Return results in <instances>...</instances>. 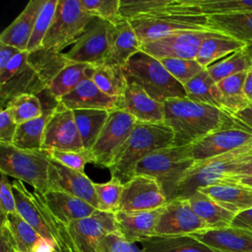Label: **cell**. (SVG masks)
I'll list each match as a JSON object with an SVG mask.
<instances>
[{"instance_id":"cell-1","label":"cell","mask_w":252,"mask_h":252,"mask_svg":"<svg viewBox=\"0 0 252 252\" xmlns=\"http://www.w3.org/2000/svg\"><path fill=\"white\" fill-rule=\"evenodd\" d=\"M164 104V123L174 133V146H189L223 128L239 125L223 109L187 97L170 98Z\"/></svg>"},{"instance_id":"cell-2","label":"cell","mask_w":252,"mask_h":252,"mask_svg":"<svg viewBox=\"0 0 252 252\" xmlns=\"http://www.w3.org/2000/svg\"><path fill=\"white\" fill-rule=\"evenodd\" d=\"M174 146V133L163 123H144L136 121L134 128L108 167L111 177L123 184L135 175L137 164L149 155Z\"/></svg>"},{"instance_id":"cell-3","label":"cell","mask_w":252,"mask_h":252,"mask_svg":"<svg viewBox=\"0 0 252 252\" xmlns=\"http://www.w3.org/2000/svg\"><path fill=\"white\" fill-rule=\"evenodd\" d=\"M129 21L141 43L179 32L210 31L208 17L199 14L194 0H177L169 10Z\"/></svg>"},{"instance_id":"cell-4","label":"cell","mask_w":252,"mask_h":252,"mask_svg":"<svg viewBox=\"0 0 252 252\" xmlns=\"http://www.w3.org/2000/svg\"><path fill=\"white\" fill-rule=\"evenodd\" d=\"M194 163L191 145L171 146L143 158L135 168V175L154 178L169 203L177 198L178 187Z\"/></svg>"},{"instance_id":"cell-5","label":"cell","mask_w":252,"mask_h":252,"mask_svg":"<svg viewBox=\"0 0 252 252\" xmlns=\"http://www.w3.org/2000/svg\"><path fill=\"white\" fill-rule=\"evenodd\" d=\"M122 68L127 81L139 85L158 102L186 97L183 85L168 73L159 60L142 50L134 54Z\"/></svg>"},{"instance_id":"cell-6","label":"cell","mask_w":252,"mask_h":252,"mask_svg":"<svg viewBox=\"0 0 252 252\" xmlns=\"http://www.w3.org/2000/svg\"><path fill=\"white\" fill-rule=\"evenodd\" d=\"M251 154L252 145L224 155L195 161L181 181L176 199L188 200L201 188L224 182L226 178L235 174L239 165Z\"/></svg>"},{"instance_id":"cell-7","label":"cell","mask_w":252,"mask_h":252,"mask_svg":"<svg viewBox=\"0 0 252 252\" xmlns=\"http://www.w3.org/2000/svg\"><path fill=\"white\" fill-rule=\"evenodd\" d=\"M49 157L40 150H24L12 144H0V172L28 183L33 191L48 190Z\"/></svg>"},{"instance_id":"cell-8","label":"cell","mask_w":252,"mask_h":252,"mask_svg":"<svg viewBox=\"0 0 252 252\" xmlns=\"http://www.w3.org/2000/svg\"><path fill=\"white\" fill-rule=\"evenodd\" d=\"M94 18L84 9L81 0H59L41 47L62 52L77 41Z\"/></svg>"},{"instance_id":"cell-9","label":"cell","mask_w":252,"mask_h":252,"mask_svg":"<svg viewBox=\"0 0 252 252\" xmlns=\"http://www.w3.org/2000/svg\"><path fill=\"white\" fill-rule=\"evenodd\" d=\"M135 122V118L123 110L117 108L109 110L107 121L90 150L93 162L108 168L128 140Z\"/></svg>"},{"instance_id":"cell-10","label":"cell","mask_w":252,"mask_h":252,"mask_svg":"<svg viewBox=\"0 0 252 252\" xmlns=\"http://www.w3.org/2000/svg\"><path fill=\"white\" fill-rule=\"evenodd\" d=\"M213 31H187L175 32L155 40L141 43V50L154 58L196 59L204 39L213 35Z\"/></svg>"},{"instance_id":"cell-11","label":"cell","mask_w":252,"mask_h":252,"mask_svg":"<svg viewBox=\"0 0 252 252\" xmlns=\"http://www.w3.org/2000/svg\"><path fill=\"white\" fill-rule=\"evenodd\" d=\"M109 23L94 17L65 55L73 63L98 66L103 64L109 47Z\"/></svg>"},{"instance_id":"cell-12","label":"cell","mask_w":252,"mask_h":252,"mask_svg":"<svg viewBox=\"0 0 252 252\" xmlns=\"http://www.w3.org/2000/svg\"><path fill=\"white\" fill-rule=\"evenodd\" d=\"M206 229L210 228L194 213L189 201L185 199H175L165 205L157 223L155 236H185Z\"/></svg>"},{"instance_id":"cell-13","label":"cell","mask_w":252,"mask_h":252,"mask_svg":"<svg viewBox=\"0 0 252 252\" xmlns=\"http://www.w3.org/2000/svg\"><path fill=\"white\" fill-rule=\"evenodd\" d=\"M41 149L64 151L85 150L73 110L65 107L59 101L46 123Z\"/></svg>"},{"instance_id":"cell-14","label":"cell","mask_w":252,"mask_h":252,"mask_svg":"<svg viewBox=\"0 0 252 252\" xmlns=\"http://www.w3.org/2000/svg\"><path fill=\"white\" fill-rule=\"evenodd\" d=\"M252 145V131L240 125L213 132L191 145L195 161L230 153Z\"/></svg>"},{"instance_id":"cell-15","label":"cell","mask_w":252,"mask_h":252,"mask_svg":"<svg viewBox=\"0 0 252 252\" xmlns=\"http://www.w3.org/2000/svg\"><path fill=\"white\" fill-rule=\"evenodd\" d=\"M67 226L76 252H99L101 238L117 230L114 214L99 210L88 218L72 221Z\"/></svg>"},{"instance_id":"cell-16","label":"cell","mask_w":252,"mask_h":252,"mask_svg":"<svg viewBox=\"0 0 252 252\" xmlns=\"http://www.w3.org/2000/svg\"><path fill=\"white\" fill-rule=\"evenodd\" d=\"M167 201L158 184L149 176L134 175L123 184V192L118 211L142 212L164 207Z\"/></svg>"},{"instance_id":"cell-17","label":"cell","mask_w":252,"mask_h":252,"mask_svg":"<svg viewBox=\"0 0 252 252\" xmlns=\"http://www.w3.org/2000/svg\"><path fill=\"white\" fill-rule=\"evenodd\" d=\"M48 190L63 191L78 197L96 210H99L98 199L92 181L85 173L68 168L49 158Z\"/></svg>"},{"instance_id":"cell-18","label":"cell","mask_w":252,"mask_h":252,"mask_svg":"<svg viewBox=\"0 0 252 252\" xmlns=\"http://www.w3.org/2000/svg\"><path fill=\"white\" fill-rule=\"evenodd\" d=\"M116 108L127 112L139 122H164V104L152 98L134 82L128 81L126 89L116 99Z\"/></svg>"},{"instance_id":"cell-19","label":"cell","mask_w":252,"mask_h":252,"mask_svg":"<svg viewBox=\"0 0 252 252\" xmlns=\"http://www.w3.org/2000/svg\"><path fill=\"white\" fill-rule=\"evenodd\" d=\"M108 52L103 64L123 67L137 52L141 51V41L127 19L109 23Z\"/></svg>"},{"instance_id":"cell-20","label":"cell","mask_w":252,"mask_h":252,"mask_svg":"<svg viewBox=\"0 0 252 252\" xmlns=\"http://www.w3.org/2000/svg\"><path fill=\"white\" fill-rule=\"evenodd\" d=\"M164 207L142 212L117 211L114 213L116 229L130 243L154 237L157 223Z\"/></svg>"},{"instance_id":"cell-21","label":"cell","mask_w":252,"mask_h":252,"mask_svg":"<svg viewBox=\"0 0 252 252\" xmlns=\"http://www.w3.org/2000/svg\"><path fill=\"white\" fill-rule=\"evenodd\" d=\"M190 236L217 252H252V231L227 226L206 229Z\"/></svg>"},{"instance_id":"cell-22","label":"cell","mask_w":252,"mask_h":252,"mask_svg":"<svg viewBox=\"0 0 252 252\" xmlns=\"http://www.w3.org/2000/svg\"><path fill=\"white\" fill-rule=\"evenodd\" d=\"M37 95L42 102L43 113L35 119L18 125L12 144L17 148L24 150H40L42 148L44 129L58 100L50 94L47 89Z\"/></svg>"},{"instance_id":"cell-23","label":"cell","mask_w":252,"mask_h":252,"mask_svg":"<svg viewBox=\"0 0 252 252\" xmlns=\"http://www.w3.org/2000/svg\"><path fill=\"white\" fill-rule=\"evenodd\" d=\"M40 195L51 214L66 225L88 218L96 211L86 201L63 191L47 190Z\"/></svg>"},{"instance_id":"cell-24","label":"cell","mask_w":252,"mask_h":252,"mask_svg":"<svg viewBox=\"0 0 252 252\" xmlns=\"http://www.w3.org/2000/svg\"><path fill=\"white\" fill-rule=\"evenodd\" d=\"M58 101L71 110L116 108V99L100 91L89 77L82 80L73 91L60 97Z\"/></svg>"},{"instance_id":"cell-25","label":"cell","mask_w":252,"mask_h":252,"mask_svg":"<svg viewBox=\"0 0 252 252\" xmlns=\"http://www.w3.org/2000/svg\"><path fill=\"white\" fill-rule=\"evenodd\" d=\"M46 0H31L19 16L2 32L0 42L27 51L37 16Z\"/></svg>"},{"instance_id":"cell-26","label":"cell","mask_w":252,"mask_h":252,"mask_svg":"<svg viewBox=\"0 0 252 252\" xmlns=\"http://www.w3.org/2000/svg\"><path fill=\"white\" fill-rule=\"evenodd\" d=\"M221 207L237 215L252 208V188L233 182H222L199 189Z\"/></svg>"},{"instance_id":"cell-27","label":"cell","mask_w":252,"mask_h":252,"mask_svg":"<svg viewBox=\"0 0 252 252\" xmlns=\"http://www.w3.org/2000/svg\"><path fill=\"white\" fill-rule=\"evenodd\" d=\"M1 222H5L9 227L18 252H50L55 250L54 245L42 238L18 213L9 214L4 220H1Z\"/></svg>"},{"instance_id":"cell-28","label":"cell","mask_w":252,"mask_h":252,"mask_svg":"<svg viewBox=\"0 0 252 252\" xmlns=\"http://www.w3.org/2000/svg\"><path fill=\"white\" fill-rule=\"evenodd\" d=\"M208 29L245 42H252V12H237L208 17Z\"/></svg>"},{"instance_id":"cell-29","label":"cell","mask_w":252,"mask_h":252,"mask_svg":"<svg viewBox=\"0 0 252 252\" xmlns=\"http://www.w3.org/2000/svg\"><path fill=\"white\" fill-rule=\"evenodd\" d=\"M46 89L47 87L36 72L28 64L15 76L0 85L1 109H4L12 98L20 94H31L37 95Z\"/></svg>"},{"instance_id":"cell-30","label":"cell","mask_w":252,"mask_h":252,"mask_svg":"<svg viewBox=\"0 0 252 252\" xmlns=\"http://www.w3.org/2000/svg\"><path fill=\"white\" fill-rule=\"evenodd\" d=\"M188 201L194 213L209 228H223L231 225L235 215L201 191L195 192Z\"/></svg>"},{"instance_id":"cell-31","label":"cell","mask_w":252,"mask_h":252,"mask_svg":"<svg viewBox=\"0 0 252 252\" xmlns=\"http://www.w3.org/2000/svg\"><path fill=\"white\" fill-rule=\"evenodd\" d=\"M12 186L16 199L17 213L29 222L42 238L53 244L52 237L45 225L42 215L33 200L32 192H30L24 182L18 179L12 181Z\"/></svg>"},{"instance_id":"cell-32","label":"cell","mask_w":252,"mask_h":252,"mask_svg":"<svg viewBox=\"0 0 252 252\" xmlns=\"http://www.w3.org/2000/svg\"><path fill=\"white\" fill-rule=\"evenodd\" d=\"M246 45L247 44L245 42L233 39L223 35L222 33L216 32L204 39L196 56V60L203 68L206 69L215 62L245 47Z\"/></svg>"},{"instance_id":"cell-33","label":"cell","mask_w":252,"mask_h":252,"mask_svg":"<svg viewBox=\"0 0 252 252\" xmlns=\"http://www.w3.org/2000/svg\"><path fill=\"white\" fill-rule=\"evenodd\" d=\"M72 63L63 52L47 48H39L29 52L28 64L36 72L48 88L56 75L67 65Z\"/></svg>"},{"instance_id":"cell-34","label":"cell","mask_w":252,"mask_h":252,"mask_svg":"<svg viewBox=\"0 0 252 252\" xmlns=\"http://www.w3.org/2000/svg\"><path fill=\"white\" fill-rule=\"evenodd\" d=\"M87 74L100 91L115 99L122 94L128 84L123 68L120 66L106 64L90 66Z\"/></svg>"},{"instance_id":"cell-35","label":"cell","mask_w":252,"mask_h":252,"mask_svg":"<svg viewBox=\"0 0 252 252\" xmlns=\"http://www.w3.org/2000/svg\"><path fill=\"white\" fill-rule=\"evenodd\" d=\"M183 87L186 97L190 100L223 109L221 94L218 85L206 69L183 85Z\"/></svg>"},{"instance_id":"cell-36","label":"cell","mask_w":252,"mask_h":252,"mask_svg":"<svg viewBox=\"0 0 252 252\" xmlns=\"http://www.w3.org/2000/svg\"><path fill=\"white\" fill-rule=\"evenodd\" d=\"M143 252H217L190 235L151 237L140 242Z\"/></svg>"},{"instance_id":"cell-37","label":"cell","mask_w":252,"mask_h":252,"mask_svg":"<svg viewBox=\"0 0 252 252\" xmlns=\"http://www.w3.org/2000/svg\"><path fill=\"white\" fill-rule=\"evenodd\" d=\"M73 113L84 149L90 151L107 121L109 110L77 109Z\"/></svg>"},{"instance_id":"cell-38","label":"cell","mask_w":252,"mask_h":252,"mask_svg":"<svg viewBox=\"0 0 252 252\" xmlns=\"http://www.w3.org/2000/svg\"><path fill=\"white\" fill-rule=\"evenodd\" d=\"M246 74L247 71L238 73L217 83L221 94L223 110L232 116L250 103L244 94Z\"/></svg>"},{"instance_id":"cell-39","label":"cell","mask_w":252,"mask_h":252,"mask_svg":"<svg viewBox=\"0 0 252 252\" xmlns=\"http://www.w3.org/2000/svg\"><path fill=\"white\" fill-rule=\"evenodd\" d=\"M252 67V55L245 46L206 68L211 78L220 82L232 75L246 72Z\"/></svg>"},{"instance_id":"cell-40","label":"cell","mask_w":252,"mask_h":252,"mask_svg":"<svg viewBox=\"0 0 252 252\" xmlns=\"http://www.w3.org/2000/svg\"><path fill=\"white\" fill-rule=\"evenodd\" d=\"M91 65L83 63H70L62 69L52 80L47 90L57 100L63 95L69 94L86 77L87 70Z\"/></svg>"},{"instance_id":"cell-41","label":"cell","mask_w":252,"mask_h":252,"mask_svg":"<svg viewBox=\"0 0 252 252\" xmlns=\"http://www.w3.org/2000/svg\"><path fill=\"white\" fill-rule=\"evenodd\" d=\"M5 107H8L18 125L35 119L42 115L43 106L36 94H20L12 98Z\"/></svg>"},{"instance_id":"cell-42","label":"cell","mask_w":252,"mask_h":252,"mask_svg":"<svg viewBox=\"0 0 252 252\" xmlns=\"http://www.w3.org/2000/svg\"><path fill=\"white\" fill-rule=\"evenodd\" d=\"M177 0H120V14L122 18L131 20L137 17L152 15L173 8Z\"/></svg>"},{"instance_id":"cell-43","label":"cell","mask_w":252,"mask_h":252,"mask_svg":"<svg viewBox=\"0 0 252 252\" xmlns=\"http://www.w3.org/2000/svg\"><path fill=\"white\" fill-rule=\"evenodd\" d=\"M59 0H46L35 21L33 31L27 46V51L32 52L41 48L43 39L52 24Z\"/></svg>"},{"instance_id":"cell-44","label":"cell","mask_w":252,"mask_h":252,"mask_svg":"<svg viewBox=\"0 0 252 252\" xmlns=\"http://www.w3.org/2000/svg\"><path fill=\"white\" fill-rule=\"evenodd\" d=\"M94 187L99 203V211L107 213H116L119 209L121 196L123 192V183L117 178L104 183H94Z\"/></svg>"},{"instance_id":"cell-45","label":"cell","mask_w":252,"mask_h":252,"mask_svg":"<svg viewBox=\"0 0 252 252\" xmlns=\"http://www.w3.org/2000/svg\"><path fill=\"white\" fill-rule=\"evenodd\" d=\"M200 13L204 16L237 12H252V0H196Z\"/></svg>"},{"instance_id":"cell-46","label":"cell","mask_w":252,"mask_h":252,"mask_svg":"<svg viewBox=\"0 0 252 252\" xmlns=\"http://www.w3.org/2000/svg\"><path fill=\"white\" fill-rule=\"evenodd\" d=\"M159 61L168 73L182 85H185L205 69L196 59L163 58Z\"/></svg>"},{"instance_id":"cell-47","label":"cell","mask_w":252,"mask_h":252,"mask_svg":"<svg viewBox=\"0 0 252 252\" xmlns=\"http://www.w3.org/2000/svg\"><path fill=\"white\" fill-rule=\"evenodd\" d=\"M47 152L48 157L59 162L60 164L77 170L79 172L85 173V165L88 162H93V157L90 151H64V150H56L50 149L45 150Z\"/></svg>"},{"instance_id":"cell-48","label":"cell","mask_w":252,"mask_h":252,"mask_svg":"<svg viewBox=\"0 0 252 252\" xmlns=\"http://www.w3.org/2000/svg\"><path fill=\"white\" fill-rule=\"evenodd\" d=\"M81 4L88 13L108 23L122 19L120 0H81Z\"/></svg>"},{"instance_id":"cell-49","label":"cell","mask_w":252,"mask_h":252,"mask_svg":"<svg viewBox=\"0 0 252 252\" xmlns=\"http://www.w3.org/2000/svg\"><path fill=\"white\" fill-rule=\"evenodd\" d=\"M0 213L1 220H4L9 214L17 213L12 182H10L8 176L4 173H1L0 179Z\"/></svg>"},{"instance_id":"cell-50","label":"cell","mask_w":252,"mask_h":252,"mask_svg":"<svg viewBox=\"0 0 252 252\" xmlns=\"http://www.w3.org/2000/svg\"><path fill=\"white\" fill-rule=\"evenodd\" d=\"M99 252H132V243L115 230L101 238Z\"/></svg>"},{"instance_id":"cell-51","label":"cell","mask_w":252,"mask_h":252,"mask_svg":"<svg viewBox=\"0 0 252 252\" xmlns=\"http://www.w3.org/2000/svg\"><path fill=\"white\" fill-rule=\"evenodd\" d=\"M18 124L8 107L1 109L0 113V144H13Z\"/></svg>"},{"instance_id":"cell-52","label":"cell","mask_w":252,"mask_h":252,"mask_svg":"<svg viewBox=\"0 0 252 252\" xmlns=\"http://www.w3.org/2000/svg\"><path fill=\"white\" fill-rule=\"evenodd\" d=\"M28 58L29 52L26 50L17 53L7 64L4 71L0 73V85L4 84L21 70H23L28 65Z\"/></svg>"},{"instance_id":"cell-53","label":"cell","mask_w":252,"mask_h":252,"mask_svg":"<svg viewBox=\"0 0 252 252\" xmlns=\"http://www.w3.org/2000/svg\"><path fill=\"white\" fill-rule=\"evenodd\" d=\"M0 252H18L15 239L5 222L0 226Z\"/></svg>"},{"instance_id":"cell-54","label":"cell","mask_w":252,"mask_h":252,"mask_svg":"<svg viewBox=\"0 0 252 252\" xmlns=\"http://www.w3.org/2000/svg\"><path fill=\"white\" fill-rule=\"evenodd\" d=\"M231 226L252 231V208L235 215Z\"/></svg>"},{"instance_id":"cell-55","label":"cell","mask_w":252,"mask_h":252,"mask_svg":"<svg viewBox=\"0 0 252 252\" xmlns=\"http://www.w3.org/2000/svg\"><path fill=\"white\" fill-rule=\"evenodd\" d=\"M233 118L240 126L249 131H252V102H250L242 110L235 113Z\"/></svg>"},{"instance_id":"cell-56","label":"cell","mask_w":252,"mask_h":252,"mask_svg":"<svg viewBox=\"0 0 252 252\" xmlns=\"http://www.w3.org/2000/svg\"><path fill=\"white\" fill-rule=\"evenodd\" d=\"M21 50L17 49L16 47L0 42V73L4 71L7 64Z\"/></svg>"},{"instance_id":"cell-57","label":"cell","mask_w":252,"mask_h":252,"mask_svg":"<svg viewBox=\"0 0 252 252\" xmlns=\"http://www.w3.org/2000/svg\"><path fill=\"white\" fill-rule=\"evenodd\" d=\"M224 182H233L242 186L252 188V175H231Z\"/></svg>"},{"instance_id":"cell-58","label":"cell","mask_w":252,"mask_h":252,"mask_svg":"<svg viewBox=\"0 0 252 252\" xmlns=\"http://www.w3.org/2000/svg\"><path fill=\"white\" fill-rule=\"evenodd\" d=\"M234 175H252V154L236 169Z\"/></svg>"},{"instance_id":"cell-59","label":"cell","mask_w":252,"mask_h":252,"mask_svg":"<svg viewBox=\"0 0 252 252\" xmlns=\"http://www.w3.org/2000/svg\"><path fill=\"white\" fill-rule=\"evenodd\" d=\"M244 94L247 99L252 102V67L247 71L244 82Z\"/></svg>"},{"instance_id":"cell-60","label":"cell","mask_w":252,"mask_h":252,"mask_svg":"<svg viewBox=\"0 0 252 252\" xmlns=\"http://www.w3.org/2000/svg\"><path fill=\"white\" fill-rule=\"evenodd\" d=\"M246 47L248 48V50L250 51V53H251V55H252V42H251V43H248V44L246 45Z\"/></svg>"},{"instance_id":"cell-61","label":"cell","mask_w":252,"mask_h":252,"mask_svg":"<svg viewBox=\"0 0 252 252\" xmlns=\"http://www.w3.org/2000/svg\"><path fill=\"white\" fill-rule=\"evenodd\" d=\"M50 252H57L56 250H52V251H50Z\"/></svg>"}]
</instances>
